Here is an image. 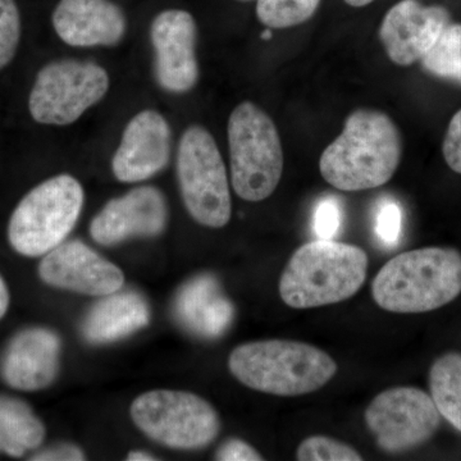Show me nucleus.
Wrapping results in <instances>:
<instances>
[{"label": "nucleus", "instance_id": "obj_16", "mask_svg": "<svg viewBox=\"0 0 461 461\" xmlns=\"http://www.w3.org/2000/svg\"><path fill=\"white\" fill-rule=\"evenodd\" d=\"M60 351L62 341L54 330L42 327L21 330L3 353L0 375L14 390H44L56 381Z\"/></svg>", "mask_w": 461, "mask_h": 461}, {"label": "nucleus", "instance_id": "obj_25", "mask_svg": "<svg viewBox=\"0 0 461 461\" xmlns=\"http://www.w3.org/2000/svg\"><path fill=\"white\" fill-rule=\"evenodd\" d=\"M20 41V9L14 0H0V71L16 57Z\"/></svg>", "mask_w": 461, "mask_h": 461}, {"label": "nucleus", "instance_id": "obj_9", "mask_svg": "<svg viewBox=\"0 0 461 461\" xmlns=\"http://www.w3.org/2000/svg\"><path fill=\"white\" fill-rule=\"evenodd\" d=\"M109 85L108 72L96 63L75 59L48 63L36 75L30 91V114L35 122L50 126L75 123L107 95Z\"/></svg>", "mask_w": 461, "mask_h": 461}, {"label": "nucleus", "instance_id": "obj_5", "mask_svg": "<svg viewBox=\"0 0 461 461\" xmlns=\"http://www.w3.org/2000/svg\"><path fill=\"white\" fill-rule=\"evenodd\" d=\"M227 133L233 190L247 202L269 198L280 184L285 163L272 118L254 103H241L230 115Z\"/></svg>", "mask_w": 461, "mask_h": 461}, {"label": "nucleus", "instance_id": "obj_34", "mask_svg": "<svg viewBox=\"0 0 461 461\" xmlns=\"http://www.w3.org/2000/svg\"><path fill=\"white\" fill-rule=\"evenodd\" d=\"M244 2H248V0H244Z\"/></svg>", "mask_w": 461, "mask_h": 461}, {"label": "nucleus", "instance_id": "obj_22", "mask_svg": "<svg viewBox=\"0 0 461 461\" xmlns=\"http://www.w3.org/2000/svg\"><path fill=\"white\" fill-rule=\"evenodd\" d=\"M420 63L429 74L461 84V25L446 27Z\"/></svg>", "mask_w": 461, "mask_h": 461}, {"label": "nucleus", "instance_id": "obj_21", "mask_svg": "<svg viewBox=\"0 0 461 461\" xmlns=\"http://www.w3.org/2000/svg\"><path fill=\"white\" fill-rule=\"evenodd\" d=\"M429 390L441 417L461 432V354L442 355L432 364Z\"/></svg>", "mask_w": 461, "mask_h": 461}, {"label": "nucleus", "instance_id": "obj_28", "mask_svg": "<svg viewBox=\"0 0 461 461\" xmlns=\"http://www.w3.org/2000/svg\"><path fill=\"white\" fill-rule=\"evenodd\" d=\"M442 153L447 166L461 175V109L454 114L446 131Z\"/></svg>", "mask_w": 461, "mask_h": 461}, {"label": "nucleus", "instance_id": "obj_10", "mask_svg": "<svg viewBox=\"0 0 461 461\" xmlns=\"http://www.w3.org/2000/svg\"><path fill=\"white\" fill-rule=\"evenodd\" d=\"M366 423L382 450L399 454L432 438L441 426V414L420 388L393 387L369 403Z\"/></svg>", "mask_w": 461, "mask_h": 461}, {"label": "nucleus", "instance_id": "obj_32", "mask_svg": "<svg viewBox=\"0 0 461 461\" xmlns=\"http://www.w3.org/2000/svg\"><path fill=\"white\" fill-rule=\"evenodd\" d=\"M127 460L130 461H151V460H157L156 457L153 456V455L147 453V451L138 450V451H131V453L129 454V456H127Z\"/></svg>", "mask_w": 461, "mask_h": 461}, {"label": "nucleus", "instance_id": "obj_17", "mask_svg": "<svg viewBox=\"0 0 461 461\" xmlns=\"http://www.w3.org/2000/svg\"><path fill=\"white\" fill-rule=\"evenodd\" d=\"M58 38L76 48L114 47L127 21L111 0H59L51 17Z\"/></svg>", "mask_w": 461, "mask_h": 461}, {"label": "nucleus", "instance_id": "obj_24", "mask_svg": "<svg viewBox=\"0 0 461 461\" xmlns=\"http://www.w3.org/2000/svg\"><path fill=\"white\" fill-rule=\"evenodd\" d=\"M300 461H360L362 455L338 439L324 436H312L300 444L296 453Z\"/></svg>", "mask_w": 461, "mask_h": 461}, {"label": "nucleus", "instance_id": "obj_7", "mask_svg": "<svg viewBox=\"0 0 461 461\" xmlns=\"http://www.w3.org/2000/svg\"><path fill=\"white\" fill-rule=\"evenodd\" d=\"M177 177L182 200L195 222L209 229H222L230 222L232 203L226 166L204 127L194 124L182 135Z\"/></svg>", "mask_w": 461, "mask_h": 461}, {"label": "nucleus", "instance_id": "obj_8", "mask_svg": "<svg viewBox=\"0 0 461 461\" xmlns=\"http://www.w3.org/2000/svg\"><path fill=\"white\" fill-rule=\"evenodd\" d=\"M130 412L149 438L176 450L204 448L221 430L220 415L212 403L185 391H149L133 400Z\"/></svg>", "mask_w": 461, "mask_h": 461}, {"label": "nucleus", "instance_id": "obj_11", "mask_svg": "<svg viewBox=\"0 0 461 461\" xmlns=\"http://www.w3.org/2000/svg\"><path fill=\"white\" fill-rule=\"evenodd\" d=\"M196 38L198 27L189 12L167 9L154 18L150 26L154 76L163 90L184 94L195 87L199 78Z\"/></svg>", "mask_w": 461, "mask_h": 461}, {"label": "nucleus", "instance_id": "obj_27", "mask_svg": "<svg viewBox=\"0 0 461 461\" xmlns=\"http://www.w3.org/2000/svg\"><path fill=\"white\" fill-rule=\"evenodd\" d=\"M344 211L336 196H324L318 202L314 212L313 227L320 240H333L341 229Z\"/></svg>", "mask_w": 461, "mask_h": 461}, {"label": "nucleus", "instance_id": "obj_30", "mask_svg": "<svg viewBox=\"0 0 461 461\" xmlns=\"http://www.w3.org/2000/svg\"><path fill=\"white\" fill-rule=\"evenodd\" d=\"M36 461H80L85 460L84 451L78 446L71 444L56 445L33 455Z\"/></svg>", "mask_w": 461, "mask_h": 461}, {"label": "nucleus", "instance_id": "obj_3", "mask_svg": "<svg viewBox=\"0 0 461 461\" xmlns=\"http://www.w3.org/2000/svg\"><path fill=\"white\" fill-rule=\"evenodd\" d=\"M233 377L244 386L276 396H302L329 384L338 372L330 354L291 339L238 346L229 357Z\"/></svg>", "mask_w": 461, "mask_h": 461}, {"label": "nucleus", "instance_id": "obj_13", "mask_svg": "<svg viewBox=\"0 0 461 461\" xmlns=\"http://www.w3.org/2000/svg\"><path fill=\"white\" fill-rule=\"evenodd\" d=\"M168 205L162 191L140 186L109 200L90 223V236L103 247L133 238H156L165 232Z\"/></svg>", "mask_w": 461, "mask_h": 461}, {"label": "nucleus", "instance_id": "obj_31", "mask_svg": "<svg viewBox=\"0 0 461 461\" xmlns=\"http://www.w3.org/2000/svg\"><path fill=\"white\" fill-rule=\"evenodd\" d=\"M9 302H11V296H9L7 284L0 276V320L7 314Z\"/></svg>", "mask_w": 461, "mask_h": 461}, {"label": "nucleus", "instance_id": "obj_15", "mask_svg": "<svg viewBox=\"0 0 461 461\" xmlns=\"http://www.w3.org/2000/svg\"><path fill=\"white\" fill-rule=\"evenodd\" d=\"M171 154V126L162 114L147 109L127 123L112 171L124 184L147 181L167 168Z\"/></svg>", "mask_w": 461, "mask_h": 461}, {"label": "nucleus", "instance_id": "obj_12", "mask_svg": "<svg viewBox=\"0 0 461 461\" xmlns=\"http://www.w3.org/2000/svg\"><path fill=\"white\" fill-rule=\"evenodd\" d=\"M39 277L48 286L89 296H105L123 286V272L84 242L74 240L45 254Z\"/></svg>", "mask_w": 461, "mask_h": 461}, {"label": "nucleus", "instance_id": "obj_14", "mask_svg": "<svg viewBox=\"0 0 461 461\" xmlns=\"http://www.w3.org/2000/svg\"><path fill=\"white\" fill-rule=\"evenodd\" d=\"M450 23V12L442 5L402 0L384 17L379 39L393 63L411 66L429 53Z\"/></svg>", "mask_w": 461, "mask_h": 461}, {"label": "nucleus", "instance_id": "obj_18", "mask_svg": "<svg viewBox=\"0 0 461 461\" xmlns=\"http://www.w3.org/2000/svg\"><path fill=\"white\" fill-rule=\"evenodd\" d=\"M175 315L194 335L215 339L229 329L235 317V309L213 276L202 275L178 291Z\"/></svg>", "mask_w": 461, "mask_h": 461}, {"label": "nucleus", "instance_id": "obj_20", "mask_svg": "<svg viewBox=\"0 0 461 461\" xmlns=\"http://www.w3.org/2000/svg\"><path fill=\"white\" fill-rule=\"evenodd\" d=\"M45 426L23 400L0 396V453L21 457L41 447Z\"/></svg>", "mask_w": 461, "mask_h": 461}, {"label": "nucleus", "instance_id": "obj_33", "mask_svg": "<svg viewBox=\"0 0 461 461\" xmlns=\"http://www.w3.org/2000/svg\"><path fill=\"white\" fill-rule=\"evenodd\" d=\"M344 2L346 5H351V7L362 8L371 5L375 0H344Z\"/></svg>", "mask_w": 461, "mask_h": 461}, {"label": "nucleus", "instance_id": "obj_26", "mask_svg": "<svg viewBox=\"0 0 461 461\" xmlns=\"http://www.w3.org/2000/svg\"><path fill=\"white\" fill-rule=\"evenodd\" d=\"M402 209L395 199H382L375 213V235L386 248H395L402 239Z\"/></svg>", "mask_w": 461, "mask_h": 461}, {"label": "nucleus", "instance_id": "obj_1", "mask_svg": "<svg viewBox=\"0 0 461 461\" xmlns=\"http://www.w3.org/2000/svg\"><path fill=\"white\" fill-rule=\"evenodd\" d=\"M402 153V135L393 121L375 109H357L346 118L339 138L324 149L320 171L341 191L375 189L395 175Z\"/></svg>", "mask_w": 461, "mask_h": 461}, {"label": "nucleus", "instance_id": "obj_4", "mask_svg": "<svg viewBox=\"0 0 461 461\" xmlns=\"http://www.w3.org/2000/svg\"><path fill=\"white\" fill-rule=\"evenodd\" d=\"M362 248L317 240L297 249L280 280V295L294 309L336 304L362 288L368 272Z\"/></svg>", "mask_w": 461, "mask_h": 461}, {"label": "nucleus", "instance_id": "obj_6", "mask_svg": "<svg viewBox=\"0 0 461 461\" xmlns=\"http://www.w3.org/2000/svg\"><path fill=\"white\" fill-rule=\"evenodd\" d=\"M85 194L71 175L48 178L23 196L9 218L8 241L23 257H44L66 241L83 212Z\"/></svg>", "mask_w": 461, "mask_h": 461}, {"label": "nucleus", "instance_id": "obj_2", "mask_svg": "<svg viewBox=\"0 0 461 461\" xmlns=\"http://www.w3.org/2000/svg\"><path fill=\"white\" fill-rule=\"evenodd\" d=\"M460 294L461 254L453 248L399 254L382 267L372 284L373 299L391 313H427Z\"/></svg>", "mask_w": 461, "mask_h": 461}, {"label": "nucleus", "instance_id": "obj_23", "mask_svg": "<svg viewBox=\"0 0 461 461\" xmlns=\"http://www.w3.org/2000/svg\"><path fill=\"white\" fill-rule=\"evenodd\" d=\"M321 0H257V16L269 29H288L311 20Z\"/></svg>", "mask_w": 461, "mask_h": 461}, {"label": "nucleus", "instance_id": "obj_19", "mask_svg": "<svg viewBox=\"0 0 461 461\" xmlns=\"http://www.w3.org/2000/svg\"><path fill=\"white\" fill-rule=\"evenodd\" d=\"M150 308L147 300L135 293H113L90 309L83 323V335L91 344L103 345L127 338L147 327Z\"/></svg>", "mask_w": 461, "mask_h": 461}, {"label": "nucleus", "instance_id": "obj_29", "mask_svg": "<svg viewBox=\"0 0 461 461\" xmlns=\"http://www.w3.org/2000/svg\"><path fill=\"white\" fill-rule=\"evenodd\" d=\"M215 459L221 461H259L263 460V456L253 446L247 444L242 439L230 438L218 448Z\"/></svg>", "mask_w": 461, "mask_h": 461}]
</instances>
